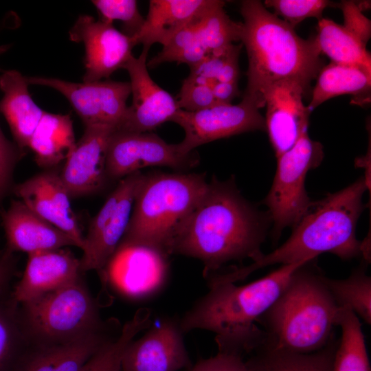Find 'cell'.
<instances>
[{
	"label": "cell",
	"instance_id": "ab89813d",
	"mask_svg": "<svg viewBox=\"0 0 371 371\" xmlns=\"http://www.w3.org/2000/svg\"><path fill=\"white\" fill-rule=\"evenodd\" d=\"M13 253L5 249L0 256V297L4 296L13 276L16 260Z\"/></svg>",
	"mask_w": 371,
	"mask_h": 371
},
{
	"label": "cell",
	"instance_id": "e575fe53",
	"mask_svg": "<svg viewBox=\"0 0 371 371\" xmlns=\"http://www.w3.org/2000/svg\"><path fill=\"white\" fill-rule=\"evenodd\" d=\"M104 22L120 21L122 33L135 37L142 30L145 19L140 14L135 0H93L91 1Z\"/></svg>",
	"mask_w": 371,
	"mask_h": 371
},
{
	"label": "cell",
	"instance_id": "5b68a950",
	"mask_svg": "<svg viewBox=\"0 0 371 371\" xmlns=\"http://www.w3.org/2000/svg\"><path fill=\"white\" fill-rule=\"evenodd\" d=\"M308 262L294 271L282 293L260 319L267 334L263 346L309 354L324 348L333 337L339 308L324 276L308 268Z\"/></svg>",
	"mask_w": 371,
	"mask_h": 371
},
{
	"label": "cell",
	"instance_id": "603a6c76",
	"mask_svg": "<svg viewBox=\"0 0 371 371\" xmlns=\"http://www.w3.org/2000/svg\"><path fill=\"white\" fill-rule=\"evenodd\" d=\"M26 78L16 70H5L0 75L3 95L0 111L5 117L17 147H28L30 139L45 111L32 99Z\"/></svg>",
	"mask_w": 371,
	"mask_h": 371
},
{
	"label": "cell",
	"instance_id": "8992f818",
	"mask_svg": "<svg viewBox=\"0 0 371 371\" xmlns=\"http://www.w3.org/2000/svg\"><path fill=\"white\" fill-rule=\"evenodd\" d=\"M207 185L202 173L144 175L120 244L148 246L170 256L181 225L203 196Z\"/></svg>",
	"mask_w": 371,
	"mask_h": 371
},
{
	"label": "cell",
	"instance_id": "ffe728a7",
	"mask_svg": "<svg viewBox=\"0 0 371 371\" xmlns=\"http://www.w3.org/2000/svg\"><path fill=\"white\" fill-rule=\"evenodd\" d=\"M1 223L6 238L5 250L36 252L77 247L74 240L30 209L22 201L12 200L1 212Z\"/></svg>",
	"mask_w": 371,
	"mask_h": 371
},
{
	"label": "cell",
	"instance_id": "f35d334b",
	"mask_svg": "<svg viewBox=\"0 0 371 371\" xmlns=\"http://www.w3.org/2000/svg\"><path fill=\"white\" fill-rule=\"evenodd\" d=\"M19 148L10 142L0 129V203L10 187Z\"/></svg>",
	"mask_w": 371,
	"mask_h": 371
},
{
	"label": "cell",
	"instance_id": "7c38bea8",
	"mask_svg": "<svg viewBox=\"0 0 371 371\" xmlns=\"http://www.w3.org/2000/svg\"><path fill=\"white\" fill-rule=\"evenodd\" d=\"M25 78L28 85L49 87L63 94L85 126L107 124L117 128L125 117L131 95L129 82L101 80L76 83L54 78Z\"/></svg>",
	"mask_w": 371,
	"mask_h": 371
},
{
	"label": "cell",
	"instance_id": "4316f807",
	"mask_svg": "<svg viewBox=\"0 0 371 371\" xmlns=\"http://www.w3.org/2000/svg\"><path fill=\"white\" fill-rule=\"evenodd\" d=\"M316 78L308 105L311 111L334 97L352 94L365 99L370 93L371 72L358 67L330 62L322 68Z\"/></svg>",
	"mask_w": 371,
	"mask_h": 371
},
{
	"label": "cell",
	"instance_id": "4fadbf2b",
	"mask_svg": "<svg viewBox=\"0 0 371 371\" xmlns=\"http://www.w3.org/2000/svg\"><path fill=\"white\" fill-rule=\"evenodd\" d=\"M69 34L71 41L85 45L84 82L107 78L123 69L137 45L133 37L117 30L113 23L87 14L78 17Z\"/></svg>",
	"mask_w": 371,
	"mask_h": 371
},
{
	"label": "cell",
	"instance_id": "6da1fadb",
	"mask_svg": "<svg viewBox=\"0 0 371 371\" xmlns=\"http://www.w3.org/2000/svg\"><path fill=\"white\" fill-rule=\"evenodd\" d=\"M267 213L259 212L237 189L234 179L221 181L212 177L203 196L181 225L172 245V254L196 258L204 266L207 280L230 262L263 253Z\"/></svg>",
	"mask_w": 371,
	"mask_h": 371
},
{
	"label": "cell",
	"instance_id": "8d00e7d4",
	"mask_svg": "<svg viewBox=\"0 0 371 371\" xmlns=\"http://www.w3.org/2000/svg\"><path fill=\"white\" fill-rule=\"evenodd\" d=\"M177 104L179 109L197 111L210 108L218 103L211 87L183 82Z\"/></svg>",
	"mask_w": 371,
	"mask_h": 371
},
{
	"label": "cell",
	"instance_id": "52a82bcc",
	"mask_svg": "<svg viewBox=\"0 0 371 371\" xmlns=\"http://www.w3.org/2000/svg\"><path fill=\"white\" fill-rule=\"evenodd\" d=\"M28 346L62 344L108 330L81 276L74 282L19 304Z\"/></svg>",
	"mask_w": 371,
	"mask_h": 371
},
{
	"label": "cell",
	"instance_id": "d4e9b609",
	"mask_svg": "<svg viewBox=\"0 0 371 371\" xmlns=\"http://www.w3.org/2000/svg\"><path fill=\"white\" fill-rule=\"evenodd\" d=\"M76 144L70 115L45 112L30 139L28 147L39 166L51 168L66 161Z\"/></svg>",
	"mask_w": 371,
	"mask_h": 371
},
{
	"label": "cell",
	"instance_id": "ee69618b",
	"mask_svg": "<svg viewBox=\"0 0 371 371\" xmlns=\"http://www.w3.org/2000/svg\"><path fill=\"white\" fill-rule=\"evenodd\" d=\"M223 371H249L243 358L227 355V359Z\"/></svg>",
	"mask_w": 371,
	"mask_h": 371
},
{
	"label": "cell",
	"instance_id": "3957f363",
	"mask_svg": "<svg viewBox=\"0 0 371 371\" xmlns=\"http://www.w3.org/2000/svg\"><path fill=\"white\" fill-rule=\"evenodd\" d=\"M240 13V41L248 58L243 96L254 99L261 109L264 93L277 82L295 80L308 91L324 67L315 36L302 38L260 1H242Z\"/></svg>",
	"mask_w": 371,
	"mask_h": 371
},
{
	"label": "cell",
	"instance_id": "f1b7e54d",
	"mask_svg": "<svg viewBox=\"0 0 371 371\" xmlns=\"http://www.w3.org/2000/svg\"><path fill=\"white\" fill-rule=\"evenodd\" d=\"M337 326L341 337L334 353L333 371H371L360 319L350 310L339 308Z\"/></svg>",
	"mask_w": 371,
	"mask_h": 371
},
{
	"label": "cell",
	"instance_id": "30bf717a",
	"mask_svg": "<svg viewBox=\"0 0 371 371\" xmlns=\"http://www.w3.org/2000/svg\"><path fill=\"white\" fill-rule=\"evenodd\" d=\"M199 159L196 151L185 154L177 144H168L152 132L115 130L107 148L106 175L108 179H122L149 166L186 170L196 166Z\"/></svg>",
	"mask_w": 371,
	"mask_h": 371
},
{
	"label": "cell",
	"instance_id": "7bdbcfd3",
	"mask_svg": "<svg viewBox=\"0 0 371 371\" xmlns=\"http://www.w3.org/2000/svg\"><path fill=\"white\" fill-rule=\"evenodd\" d=\"M227 355L218 352L214 357L200 360L189 371H223Z\"/></svg>",
	"mask_w": 371,
	"mask_h": 371
},
{
	"label": "cell",
	"instance_id": "2e32d148",
	"mask_svg": "<svg viewBox=\"0 0 371 371\" xmlns=\"http://www.w3.org/2000/svg\"><path fill=\"white\" fill-rule=\"evenodd\" d=\"M116 129L107 124L85 126L82 137L59 174L71 199L95 192L104 185L108 179L107 148Z\"/></svg>",
	"mask_w": 371,
	"mask_h": 371
},
{
	"label": "cell",
	"instance_id": "e0dca14e",
	"mask_svg": "<svg viewBox=\"0 0 371 371\" xmlns=\"http://www.w3.org/2000/svg\"><path fill=\"white\" fill-rule=\"evenodd\" d=\"M306 91L300 82L289 80L273 84L264 93L265 131L276 157L289 150L308 128L311 111L303 102Z\"/></svg>",
	"mask_w": 371,
	"mask_h": 371
},
{
	"label": "cell",
	"instance_id": "b9f144b4",
	"mask_svg": "<svg viewBox=\"0 0 371 371\" xmlns=\"http://www.w3.org/2000/svg\"><path fill=\"white\" fill-rule=\"evenodd\" d=\"M240 51L234 53L220 71L216 82H236L239 76L238 56Z\"/></svg>",
	"mask_w": 371,
	"mask_h": 371
},
{
	"label": "cell",
	"instance_id": "8fae6325",
	"mask_svg": "<svg viewBox=\"0 0 371 371\" xmlns=\"http://www.w3.org/2000/svg\"><path fill=\"white\" fill-rule=\"evenodd\" d=\"M258 103L252 98L243 97L237 104H217L197 111L178 109L170 122L184 131L183 139L178 146L185 154L206 143L241 133L265 131V117Z\"/></svg>",
	"mask_w": 371,
	"mask_h": 371
},
{
	"label": "cell",
	"instance_id": "1f68e13d",
	"mask_svg": "<svg viewBox=\"0 0 371 371\" xmlns=\"http://www.w3.org/2000/svg\"><path fill=\"white\" fill-rule=\"evenodd\" d=\"M152 314L150 308H139L124 324L118 335L104 344L81 371H121L122 359L126 347L138 333L151 325Z\"/></svg>",
	"mask_w": 371,
	"mask_h": 371
},
{
	"label": "cell",
	"instance_id": "60d3db41",
	"mask_svg": "<svg viewBox=\"0 0 371 371\" xmlns=\"http://www.w3.org/2000/svg\"><path fill=\"white\" fill-rule=\"evenodd\" d=\"M214 96L218 103L231 104L239 94L238 83L216 82L212 87Z\"/></svg>",
	"mask_w": 371,
	"mask_h": 371
},
{
	"label": "cell",
	"instance_id": "836d02e7",
	"mask_svg": "<svg viewBox=\"0 0 371 371\" xmlns=\"http://www.w3.org/2000/svg\"><path fill=\"white\" fill-rule=\"evenodd\" d=\"M27 342L23 331L19 304L0 297V371H7Z\"/></svg>",
	"mask_w": 371,
	"mask_h": 371
},
{
	"label": "cell",
	"instance_id": "cb8c5ba5",
	"mask_svg": "<svg viewBox=\"0 0 371 371\" xmlns=\"http://www.w3.org/2000/svg\"><path fill=\"white\" fill-rule=\"evenodd\" d=\"M211 0H150L144 25L133 37L137 44L151 47L165 45L171 38L198 14Z\"/></svg>",
	"mask_w": 371,
	"mask_h": 371
},
{
	"label": "cell",
	"instance_id": "d6986e66",
	"mask_svg": "<svg viewBox=\"0 0 371 371\" xmlns=\"http://www.w3.org/2000/svg\"><path fill=\"white\" fill-rule=\"evenodd\" d=\"M168 257L150 247L120 244L107 264L120 267V269L106 267L104 270L120 271L122 287L130 297L148 300L157 295L166 284Z\"/></svg>",
	"mask_w": 371,
	"mask_h": 371
},
{
	"label": "cell",
	"instance_id": "83f0119b",
	"mask_svg": "<svg viewBox=\"0 0 371 371\" xmlns=\"http://www.w3.org/2000/svg\"><path fill=\"white\" fill-rule=\"evenodd\" d=\"M316 41L332 63L360 67L371 72V56L366 46L343 25L328 19L318 22Z\"/></svg>",
	"mask_w": 371,
	"mask_h": 371
},
{
	"label": "cell",
	"instance_id": "ac0fdd59",
	"mask_svg": "<svg viewBox=\"0 0 371 371\" xmlns=\"http://www.w3.org/2000/svg\"><path fill=\"white\" fill-rule=\"evenodd\" d=\"M13 192L33 212L70 236L82 250L85 236L59 174L41 172L16 185Z\"/></svg>",
	"mask_w": 371,
	"mask_h": 371
},
{
	"label": "cell",
	"instance_id": "277c9868",
	"mask_svg": "<svg viewBox=\"0 0 371 371\" xmlns=\"http://www.w3.org/2000/svg\"><path fill=\"white\" fill-rule=\"evenodd\" d=\"M368 189V183L362 176L345 188L313 202L282 245L248 265L234 269L229 275L230 280L236 283L276 264L308 262L324 253L343 260L362 256V242L356 237V227Z\"/></svg>",
	"mask_w": 371,
	"mask_h": 371
},
{
	"label": "cell",
	"instance_id": "9c48e42d",
	"mask_svg": "<svg viewBox=\"0 0 371 371\" xmlns=\"http://www.w3.org/2000/svg\"><path fill=\"white\" fill-rule=\"evenodd\" d=\"M144 175L136 172L120 180L90 223L80 270H95L103 275L127 229L135 196Z\"/></svg>",
	"mask_w": 371,
	"mask_h": 371
},
{
	"label": "cell",
	"instance_id": "5bb4252c",
	"mask_svg": "<svg viewBox=\"0 0 371 371\" xmlns=\"http://www.w3.org/2000/svg\"><path fill=\"white\" fill-rule=\"evenodd\" d=\"M150 48L143 45L140 55L137 58L132 56L123 68L130 77L133 100L117 131L151 132L170 121L179 109L176 98L159 87L148 73L147 56Z\"/></svg>",
	"mask_w": 371,
	"mask_h": 371
},
{
	"label": "cell",
	"instance_id": "ba28073f",
	"mask_svg": "<svg viewBox=\"0 0 371 371\" xmlns=\"http://www.w3.org/2000/svg\"><path fill=\"white\" fill-rule=\"evenodd\" d=\"M324 157L323 146L311 139L306 128L289 150L276 157L273 183L263 202L273 224V243L284 229L293 227L311 205L305 188L306 177L321 164Z\"/></svg>",
	"mask_w": 371,
	"mask_h": 371
},
{
	"label": "cell",
	"instance_id": "484cf974",
	"mask_svg": "<svg viewBox=\"0 0 371 371\" xmlns=\"http://www.w3.org/2000/svg\"><path fill=\"white\" fill-rule=\"evenodd\" d=\"M337 343L333 337L324 348L309 354L293 353L263 346L245 361L249 371H333Z\"/></svg>",
	"mask_w": 371,
	"mask_h": 371
},
{
	"label": "cell",
	"instance_id": "f546056e",
	"mask_svg": "<svg viewBox=\"0 0 371 371\" xmlns=\"http://www.w3.org/2000/svg\"><path fill=\"white\" fill-rule=\"evenodd\" d=\"M225 4L223 1L211 0L194 18L197 36L208 54L240 41L242 23L229 18Z\"/></svg>",
	"mask_w": 371,
	"mask_h": 371
},
{
	"label": "cell",
	"instance_id": "d590c367",
	"mask_svg": "<svg viewBox=\"0 0 371 371\" xmlns=\"http://www.w3.org/2000/svg\"><path fill=\"white\" fill-rule=\"evenodd\" d=\"M263 5L274 10L276 15L281 16L285 22L295 29L302 21L315 17L322 19L324 10L334 3L326 0H266Z\"/></svg>",
	"mask_w": 371,
	"mask_h": 371
},
{
	"label": "cell",
	"instance_id": "7402d4cb",
	"mask_svg": "<svg viewBox=\"0 0 371 371\" xmlns=\"http://www.w3.org/2000/svg\"><path fill=\"white\" fill-rule=\"evenodd\" d=\"M115 337L108 330L62 344L30 346L19 371H81L87 361Z\"/></svg>",
	"mask_w": 371,
	"mask_h": 371
},
{
	"label": "cell",
	"instance_id": "7a4b0ae2",
	"mask_svg": "<svg viewBox=\"0 0 371 371\" xmlns=\"http://www.w3.org/2000/svg\"><path fill=\"white\" fill-rule=\"evenodd\" d=\"M306 262L281 265L242 286L232 282L208 286L209 291L179 319L182 331L214 333L219 353L243 358L256 351L267 339L256 323L282 293L294 271Z\"/></svg>",
	"mask_w": 371,
	"mask_h": 371
},
{
	"label": "cell",
	"instance_id": "44dd1931",
	"mask_svg": "<svg viewBox=\"0 0 371 371\" xmlns=\"http://www.w3.org/2000/svg\"><path fill=\"white\" fill-rule=\"evenodd\" d=\"M80 274V260L67 249L28 254L11 297L18 304L25 303L74 282Z\"/></svg>",
	"mask_w": 371,
	"mask_h": 371
},
{
	"label": "cell",
	"instance_id": "9a60e30c",
	"mask_svg": "<svg viewBox=\"0 0 371 371\" xmlns=\"http://www.w3.org/2000/svg\"><path fill=\"white\" fill-rule=\"evenodd\" d=\"M146 330L126 347L121 371H179L192 366L179 319L164 318Z\"/></svg>",
	"mask_w": 371,
	"mask_h": 371
},
{
	"label": "cell",
	"instance_id": "74e56055",
	"mask_svg": "<svg viewBox=\"0 0 371 371\" xmlns=\"http://www.w3.org/2000/svg\"><path fill=\"white\" fill-rule=\"evenodd\" d=\"M344 15V27L366 46L371 35V23L353 1H342L337 5Z\"/></svg>",
	"mask_w": 371,
	"mask_h": 371
},
{
	"label": "cell",
	"instance_id": "4dcf8cb0",
	"mask_svg": "<svg viewBox=\"0 0 371 371\" xmlns=\"http://www.w3.org/2000/svg\"><path fill=\"white\" fill-rule=\"evenodd\" d=\"M324 282L339 308L352 311L359 319L371 324V278L365 266L353 270L346 279L324 276Z\"/></svg>",
	"mask_w": 371,
	"mask_h": 371
},
{
	"label": "cell",
	"instance_id": "d6a6232c",
	"mask_svg": "<svg viewBox=\"0 0 371 371\" xmlns=\"http://www.w3.org/2000/svg\"><path fill=\"white\" fill-rule=\"evenodd\" d=\"M194 18L149 60L148 67L155 68L162 63L177 62L186 64L190 68L199 63L208 54L197 36Z\"/></svg>",
	"mask_w": 371,
	"mask_h": 371
}]
</instances>
